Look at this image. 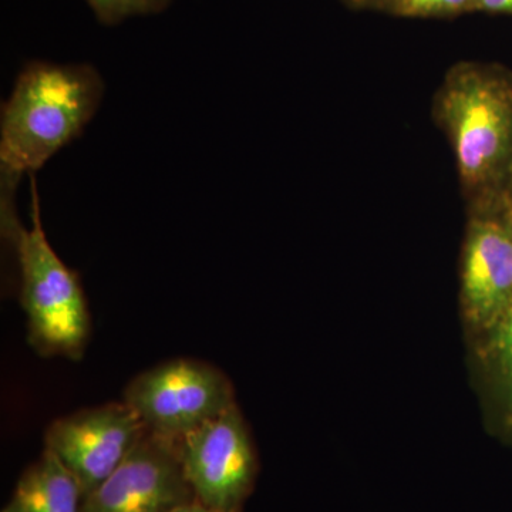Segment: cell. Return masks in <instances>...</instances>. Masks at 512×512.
<instances>
[{
	"mask_svg": "<svg viewBox=\"0 0 512 512\" xmlns=\"http://www.w3.org/2000/svg\"><path fill=\"white\" fill-rule=\"evenodd\" d=\"M171 512H218L212 510V508L205 507L204 504L198 503V501H191V503H187L181 505V507L175 508V510Z\"/></svg>",
	"mask_w": 512,
	"mask_h": 512,
	"instance_id": "5bb4252c",
	"label": "cell"
},
{
	"mask_svg": "<svg viewBox=\"0 0 512 512\" xmlns=\"http://www.w3.org/2000/svg\"><path fill=\"white\" fill-rule=\"evenodd\" d=\"M123 402L148 431L175 441L235 406L227 376L194 359L170 360L134 377Z\"/></svg>",
	"mask_w": 512,
	"mask_h": 512,
	"instance_id": "277c9868",
	"label": "cell"
},
{
	"mask_svg": "<svg viewBox=\"0 0 512 512\" xmlns=\"http://www.w3.org/2000/svg\"><path fill=\"white\" fill-rule=\"evenodd\" d=\"M104 94L90 64L30 62L0 114V188L16 190L57 151L82 136Z\"/></svg>",
	"mask_w": 512,
	"mask_h": 512,
	"instance_id": "6da1fadb",
	"label": "cell"
},
{
	"mask_svg": "<svg viewBox=\"0 0 512 512\" xmlns=\"http://www.w3.org/2000/svg\"><path fill=\"white\" fill-rule=\"evenodd\" d=\"M99 22L117 25L130 16L153 15L168 8L171 0H86Z\"/></svg>",
	"mask_w": 512,
	"mask_h": 512,
	"instance_id": "30bf717a",
	"label": "cell"
},
{
	"mask_svg": "<svg viewBox=\"0 0 512 512\" xmlns=\"http://www.w3.org/2000/svg\"><path fill=\"white\" fill-rule=\"evenodd\" d=\"M507 190H508V194H510V198L512 201V177H511L510 183H508V185H507ZM507 318H510V319H508L507 326H505L504 336H503V345H504L505 355H507V357H508V363H510L511 370H512V308H511V311L508 312Z\"/></svg>",
	"mask_w": 512,
	"mask_h": 512,
	"instance_id": "4fadbf2b",
	"label": "cell"
},
{
	"mask_svg": "<svg viewBox=\"0 0 512 512\" xmlns=\"http://www.w3.org/2000/svg\"><path fill=\"white\" fill-rule=\"evenodd\" d=\"M355 2L366 3V2H377V0H355Z\"/></svg>",
	"mask_w": 512,
	"mask_h": 512,
	"instance_id": "9a60e30c",
	"label": "cell"
},
{
	"mask_svg": "<svg viewBox=\"0 0 512 512\" xmlns=\"http://www.w3.org/2000/svg\"><path fill=\"white\" fill-rule=\"evenodd\" d=\"M83 495L72 474L49 450L19 478L2 512H80Z\"/></svg>",
	"mask_w": 512,
	"mask_h": 512,
	"instance_id": "9c48e42d",
	"label": "cell"
},
{
	"mask_svg": "<svg viewBox=\"0 0 512 512\" xmlns=\"http://www.w3.org/2000/svg\"><path fill=\"white\" fill-rule=\"evenodd\" d=\"M146 433L128 404H101L53 421L45 450L72 474L84 498L110 477Z\"/></svg>",
	"mask_w": 512,
	"mask_h": 512,
	"instance_id": "8992f818",
	"label": "cell"
},
{
	"mask_svg": "<svg viewBox=\"0 0 512 512\" xmlns=\"http://www.w3.org/2000/svg\"><path fill=\"white\" fill-rule=\"evenodd\" d=\"M30 192L32 225L26 228L16 211L15 192L0 191V227L18 261L29 342L39 355L79 359L90 335L86 296L79 276L46 237L35 175H30Z\"/></svg>",
	"mask_w": 512,
	"mask_h": 512,
	"instance_id": "7a4b0ae2",
	"label": "cell"
},
{
	"mask_svg": "<svg viewBox=\"0 0 512 512\" xmlns=\"http://www.w3.org/2000/svg\"><path fill=\"white\" fill-rule=\"evenodd\" d=\"M436 114L473 200L504 190L512 177V74L497 64L461 63L450 70Z\"/></svg>",
	"mask_w": 512,
	"mask_h": 512,
	"instance_id": "3957f363",
	"label": "cell"
},
{
	"mask_svg": "<svg viewBox=\"0 0 512 512\" xmlns=\"http://www.w3.org/2000/svg\"><path fill=\"white\" fill-rule=\"evenodd\" d=\"M467 315L487 325L512 308V201L504 190L474 200L463 262Z\"/></svg>",
	"mask_w": 512,
	"mask_h": 512,
	"instance_id": "52a82bcc",
	"label": "cell"
},
{
	"mask_svg": "<svg viewBox=\"0 0 512 512\" xmlns=\"http://www.w3.org/2000/svg\"><path fill=\"white\" fill-rule=\"evenodd\" d=\"M476 9L512 15V0H476Z\"/></svg>",
	"mask_w": 512,
	"mask_h": 512,
	"instance_id": "7c38bea8",
	"label": "cell"
},
{
	"mask_svg": "<svg viewBox=\"0 0 512 512\" xmlns=\"http://www.w3.org/2000/svg\"><path fill=\"white\" fill-rule=\"evenodd\" d=\"M393 8L404 16L453 15L476 9V0H393Z\"/></svg>",
	"mask_w": 512,
	"mask_h": 512,
	"instance_id": "8fae6325",
	"label": "cell"
},
{
	"mask_svg": "<svg viewBox=\"0 0 512 512\" xmlns=\"http://www.w3.org/2000/svg\"><path fill=\"white\" fill-rule=\"evenodd\" d=\"M180 456L198 503L218 512L241 510L256 463L237 404L180 440Z\"/></svg>",
	"mask_w": 512,
	"mask_h": 512,
	"instance_id": "5b68a950",
	"label": "cell"
},
{
	"mask_svg": "<svg viewBox=\"0 0 512 512\" xmlns=\"http://www.w3.org/2000/svg\"><path fill=\"white\" fill-rule=\"evenodd\" d=\"M195 500L180 441L147 433L110 477L83 498L80 512H171Z\"/></svg>",
	"mask_w": 512,
	"mask_h": 512,
	"instance_id": "ba28073f",
	"label": "cell"
}]
</instances>
